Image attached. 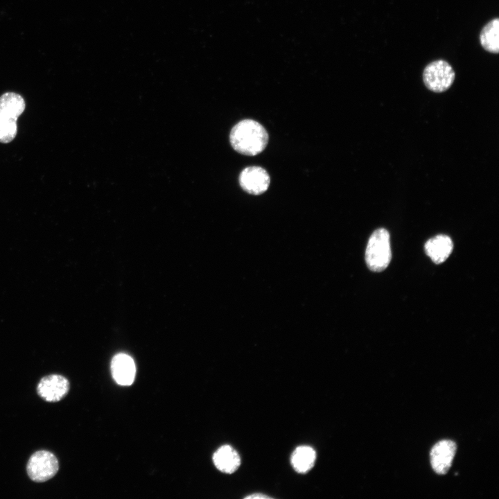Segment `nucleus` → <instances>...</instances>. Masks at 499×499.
<instances>
[{
  "instance_id": "1",
  "label": "nucleus",
  "mask_w": 499,
  "mask_h": 499,
  "mask_svg": "<svg viewBox=\"0 0 499 499\" xmlns=\"http://www.w3.org/2000/svg\"><path fill=\"white\" fill-rule=\"evenodd\" d=\"M269 137L265 128L252 119H244L231 129L229 141L238 153L254 156L263 152L267 146Z\"/></svg>"
},
{
  "instance_id": "2",
  "label": "nucleus",
  "mask_w": 499,
  "mask_h": 499,
  "mask_svg": "<svg viewBox=\"0 0 499 499\" xmlns=\"http://www.w3.org/2000/svg\"><path fill=\"white\" fill-rule=\"evenodd\" d=\"M25 107V101L18 94L6 92L0 96V143H8L15 138L17 121Z\"/></svg>"
},
{
  "instance_id": "3",
  "label": "nucleus",
  "mask_w": 499,
  "mask_h": 499,
  "mask_svg": "<svg viewBox=\"0 0 499 499\" xmlns=\"http://www.w3.org/2000/svg\"><path fill=\"white\" fill-rule=\"evenodd\" d=\"M392 259L389 234L384 228L375 230L371 235L365 252L368 268L374 272H381L389 264Z\"/></svg>"
},
{
  "instance_id": "4",
  "label": "nucleus",
  "mask_w": 499,
  "mask_h": 499,
  "mask_svg": "<svg viewBox=\"0 0 499 499\" xmlns=\"http://www.w3.org/2000/svg\"><path fill=\"white\" fill-rule=\"evenodd\" d=\"M455 71L451 65L444 60L429 63L423 72V80L430 91L441 93L448 89L454 82Z\"/></svg>"
},
{
  "instance_id": "5",
  "label": "nucleus",
  "mask_w": 499,
  "mask_h": 499,
  "mask_svg": "<svg viewBox=\"0 0 499 499\" xmlns=\"http://www.w3.org/2000/svg\"><path fill=\"white\" fill-rule=\"evenodd\" d=\"M26 469L28 475L33 481L43 482L50 480L57 473L59 463L52 453L39 450L30 456Z\"/></svg>"
},
{
  "instance_id": "6",
  "label": "nucleus",
  "mask_w": 499,
  "mask_h": 499,
  "mask_svg": "<svg viewBox=\"0 0 499 499\" xmlns=\"http://www.w3.org/2000/svg\"><path fill=\"white\" fill-rule=\"evenodd\" d=\"M270 183L268 172L260 166H248L239 175V184L245 192L259 195L265 192Z\"/></svg>"
},
{
  "instance_id": "7",
  "label": "nucleus",
  "mask_w": 499,
  "mask_h": 499,
  "mask_svg": "<svg viewBox=\"0 0 499 499\" xmlns=\"http://www.w3.org/2000/svg\"><path fill=\"white\" fill-rule=\"evenodd\" d=\"M69 390V380L65 377L58 374L43 377L37 387L38 395L48 402L60 401L66 396Z\"/></svg>"
},
{
  "instance_id": "8",
  "label": "nucleus",
  "mask_w": 499,
  "mask_h": 499,
  "mask_svg": "<svg viewBox=\"0 0 499 499\" xmlns=\"http://www.w3.org/2000/svg\"><path fill=\"white\" fill-rule=\"evenodd\" d=\"M456 444L450 440L437 443L430 451V462L433 470L439 475L449 470L456 452Z\"/></svg>"
},
{
  "instance_id": "9",
  "label": "nucleus",
  "mask_w": 499,
  "mask_h": 499,
  "mask_svg": "<svg viewBox=\"0 0 499 499\" xmlns=\"http://www.w3.org/2000/svg\"><path fill=\"white\" fill-rule=\"evenodd\" d=\"M111 371L116 383L123 386L130 385L136 374L134 362L129 355L118 353L112 360Z\"/></svg>"
},
{
  "instance_id": "10",
  "label": "nucleus",
  "mask_w": 499,
  "mask_h": 499,
  "mask_svg": "<svg viewBox=\"0 0 499 499\" xmlns=\"http://www.w3.org/2000/svg\"><path fill=\"white\" fill-rule=\"evenodd\" d=\"M453 248L451 238L443 234L430 238L425 244L427 255L437 264L445 261L451 254Z\"/></svg>"
},
{
  "instance_id": "11",
  "label": "nucleus",
  "mask_w": 499,
  "mask_h": 499,
  "mask_svg": "<svg viewBox=\"0 0 499 499\" xmlns=\"http://www.w3.org/2000/svg\"><path fill=\"white\" fill-rule=\"evenodd\" d=\"M213 462L219 471L229 474L238 469L240 464V458L232 446L223 445L214 453Z\"/></svg>"
},
{
  "instance_id": "12",
  "label": "nucleus",
  "mask_w": 499,
  "mask_h": 499,
  "mask_svg": "<svg viewBox=\"0 0 499 499\" xmlns=\"http://www.w3.org/2000/svg\"><path fill=\"white\" fill-rule=\"evenodd\" d=\"M316 459L315 450L309 446H300L293 451L290 462L293 469L298 473H305L314 466Z\"/></svg>"
},
{
  "instance_id": "13",
  "label": "nucleus",
  "mask_w": 499,
  "mask_h": 499,
  "mask_svg": "<svg viewBox=\"0 0 499 499\" xmlns=\"http://www.w3.org/2000/svg\"><path fill=\"white\" fill-rule=\"evenodd\" d=\"M480 42L484 49L489 53L499 51V19L498 17L489 21L481 30Z\"/></svg>"
},
{
  "instance_id": "14",
  "label": "nucleus",
  "mask_w": 499,
  "mask_h": 499,
  "mask_svg": "<svg viewBox=\"0 0 499 499\" xmlns=\"http://www.w3.org/2000/svg\"><path fill=\"white\" fill-rule=\"evenodd\" d=\"M245 498H270V497H269V496H266V495H263V494L256 493V494H253V495H251V496H247V497H245Z\"/></svg>"
}]
</instances>
